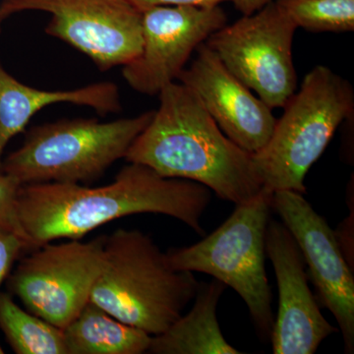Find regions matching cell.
<instances>
[{"label": "cell", "mask_w": 354, "mask_h": 354, "mask_svg": "<svg viewBox=\"0 0 354 354\" xmlns=\"http://www.w3.org/2000/svg\"><path fill=\"white\" fill-rule=\"evenodd\" d=\"M211 200L212 191L201 183L165 177L147 165L129 162L113 183L100 187L25 184L17 206L35 249L57 239H82L111 221L144 213L172 216L205 236L201 220Z\"/></svg>", "instance_id": "obj_1"}, {"label": "cell", "mask_w": 354, "mask_h": 354, "mask_svg": "<svg viewBox=\"0 0 354 354\" xmlns=\"http://www.w3.org/2000/svg\"><path fill=\"white\" fill-rule=\"evenodd\" d=\"M152 120L128 149V162L160 176L201 183L221 199L244 204L264 189L252 153L221 131L199 97L180 82L158 94Z\"/></svg>", "instance_id": "obj_2"}, {"label": "cell", "mask_w": 354, "mask_h": 354, "mask_svg": "<svg viewBox=\"0 0 354 354\" xmlns=\"http://www.w3.org/2000/svg\"><path fill=\"white\" fill-rule=\"evenodd\" d=\"M199 283L193 272L174 269L149 235L120 228L104 236L90 302L155 337L183 315Z\"/></svg>", "instance_id": "obj_3"}, {"label": "cell", "mask_w": 354, "mask_h": 354, "mask_svg": "<svg viewBox=\"0 0 354 354\" xmlns=\"http://www.w3.org/2000/svg\"><path fill=\"white\" fill-rule=\"evenodd\" d=\"M283 109L271 138L253 160L264 187L304 194L307 172L354 114L353 88L329 67L317 65Z\"/></svg>", "instance_id": "obj_4"}, {"label": "cell", "mask_w": 354, "mask_h": 354, "mask_svg": "<svg viewBox=\"0 0 354 354\" xmlns=\"http://www.w3.org/2000/svg\"><path fill=\"white\" fill-rule=\"evenodd\" d=\"M153 114L108 122L73 118L38 125L27 133L20 148L2 160V169L22 185L93 180L125 158Z\"/></svg>", "instance_id": "obj_5"}, {"label": "cell", "mask_w": 354, "mask_h": 354, "mask_svg": "<svg viewBox=\"0 0 354 354\" xmlns=\"http://www.w3.org/2000/svg\"><path fill=\"white\" fill-rule=\"evenodd\" d=\"M272 194L264 187L250 201L236 205L230 218L201 241L167 252L174 269L204 272L236 291L264 342L271 339L274 322L266 272V232Z\"/></svg>", "instance_id": "obj_6"}, {"label": "cell", "mask_w": 354, "mask_h": 354, "mask_svg": "<svg viewBox=\"0 0 354 354\" xmlns=\"http://www.w3.org/2000/svg\"><path fill=\"white\" fill-rule=\"evenodd\" d=\"M297 27L276 0L205 41L237 79L271 109L283 108L297 88L292 44Z\"/></svg>", "instance_id": "obj_7"}, {"label": "cell", "mask_w": 354, "mask_h": 354, "mask_svg": "<svg viewBox=\"0 0 354 354\" xmlns=\"http://www.w3.org/2000/svg\"><path fill=\"white\" fill-rule=\"evenodd\" d=\"M50 14L48 36L87 55L102 71L124 66L142 48V11L130 0H1L0 23L15 14Z\"/></svg>", "instance_id": "obj_8"}, {"label": "cell", "mask_w": 354, "mask_h": 354, "mask_svg": "<svg viewBox=\"0 0 354 354\" xmlns=\"http://www.w3.org/2000/svg\"><path fill=\"white\" fill-rule=\"evenodd\" d=\"M104 243L100 236L37 247L11 274L9 288L28 311L64 329L90 301Z\"/></svg>", "instance_id": "obj_9"}, {"label": "cell", "mask_w": 354, "mask_h": 354, "mask_svg": "<svg viewBox=\"0 0 354 354\" xmlns=\"http://www.w3.org/2000/svg\"><path fill=\"white\" fill-rule=\"evenodd\" d=\"M220 6H160L142 11V48L122 69L128 85L140 94H160L176 82L200 44L227 25Z\"/></svg>", "instance_id": "obj_10"}, {"label": "cell", "mask_w": 354, "mask_h": 354, "mask_svg": "<svg viewBox=\"0 0 354 354\" xmlns=\"http://www.w3.org/2000/svg\"><path fill=\"white\" fill-rule=\"evenodd\" d=\"M272 209L295 237L315 286L316 299L339 324L344 351L354 353L353 270L344 258L334 230L301 193L274 191Z\"/></svg>", "instance_id": "obj_11"}, {"label": "cell", "mask_w": 354, "mask_h": 354, "mask_svg": "<svg viewBox=\"0 0 354 354\" xmlns=\"http://www.w3.org/2000/svg\"><path fill=\"white\" fill-rule=\"evenodd\" d=\"M266 252L274 266L279 290L278 314L270 339L272 353H315L321 342L339 330L323 316L308 286L304 256L283 221L270 218Z\"/></svg>", "instance_id": "obj_12"}, {"label": "cell", "mask_w": 354, "mask_h": 354, "mask_svg": "<svg viewBox=\"0 0 354 354\" xmlns=\"http://www.w3.org/2000/svg\"><path fill=\"white\" fill-rule=\"evenodd\" d=\"M195 51L196 57L177 80L195 93L234 143L252 155L259 152L274 131L277 120L272 109L254 95L206 43Z\"/></svg>", "instance_id": "obj_13"}, {"label": "cell", "mask_w": 354, "mask_h": 354, "mask_svg": "<svg viewBox=\"0 0 354 354\" xmlns=\"http://www.w3.org/2000/svg\"><path fill=\"white\" fill-rule=\"evenodd\" d=\"M72 104L95 109L101 115L121 111L120 90L113 82L93 83L71 90H39L14 78L0 62V167L9 142L24 131L41 109Z\"/></svg>", "instance_id": "obj_14"}, {"label": "cell", "mask_w": 354, "mask_h": 354, "mask_svg": "<svg viewBox=\"0 0 354 354\" xmlns=\"http://www.w3.org/2000/svg\"><path fill=\"white\" fill-rule=\"evenodd\" d=\"M227 286L214 279L200 283L194 305L162 334L152 337L149 353L239 354L221 333L216 308Z\"/></svg>", "instance_id": "obj_15"}, {"label": "cell", "mask_w": 354, "mask_h": 354, "mask_svg": "<svg viewBox=\"0 0 354 354\" xmlns=\"http://www.w3.org/2000/svg\"><path fill=\"white\" fill-rule=\"evenodd\" d=\"M64 333L68 354H142L153 337L90 301Z\"/></svg>", "instance_id": "obj_16"}, {"label": "cell", "mask_w": 354, "mask_h": 354, "mask_svg": "<svg viewBox=\"0 0 354 354\" xmlns=\"http://www.w3.org/2000/svg\"><path fill=\"white\" fill-rule=\"evenodd\" d=\"M0 329L17 354H68L64 329L21 308L0 292Z\"/></svg>", "instance_id": "obj_17"}, {"label": "cell", "mask_w": 354, "mask_h": 354, "mask_svg": "<svg viewBox=\"0 0 354 354\" xmlns=\"http://www.w3.org/2000/svg\"><path fill=\"white\" fill-rule=\"evenodd\" d=\"M298 28L309 32H353L354 0H276Z\"/></svg>", "instance_id": "obj_18"}, {"label": "cell", "mask_w": 354, "mask_h": 354, "mask_svg": "<svg viewBox=\"0 0 354 354\" xmlns=\"http://www.w3.org/2000/svg\"><path fill=\"white\" fill-rule=\"evenodd\" d=\"M22 184L0 167V227L19 235L32 246L18 214V193Z\"/></svg>", "instance_id": "obj_19"}, {"label": "cell", "mask_w": 354, "mask_h": 354, "mask_svg": "<svg viewBox=\"0 0 354 354\" xmlns=\"http://www.w3.org/2000/svg\"><path fill=\"white\" fill-rule=\"evenodd\" d=\"M25 249H32L19 235L0 227V286L8 277L18 256Z\"/></svg>", "instance_id": "obj_20"}, {"label": "cell", "mask_w": 354, "mask_h": 354, "mask_svg": "<svg viewBox=\"0 0 354 354\" xmlns=\"http://www.w3.org/2000/svg\"><path fill=\"white\" fill-rule=\"evenodd\" d=\"M335 234L344 258L348 261V265L353 268V209L351 216H348L341 223L339 230Z\"/></svg>", "instance_id": "obj_21"}, {"label": "cell", "mask_w": 354, "mask_h": 354, "mask_svg": "<svg viewBox=\"0 0 354 354\" xmlns=\"http://www.w3.org/2000/svg\"><path fill=\"white\" fill-rule=\"evenodd\" d=\"M140 11L145 10L153 6H216L225 1L232 0H130Z\"/></svg>", "instance_id": "obj_22"}, {"label": "cell", "mask_w": 354, "mask_h": 354, "mask_svg": "<svg viewBox=\"0 0 354 354\" xmlns=\"http://www.w3.org/2000/svg\"><path fill=\"white\" fill-rule=\"evenodd\" d=\"M271 1L272 0H232L236 10L242 15H250Z\"/></svg>", "instance_id": "obj_23"}, {"label": "cell", "mask_w": 354, "mask_h": 354, "mask_svg": "<svg viewBox=\"0 0 354 354\" xmlns=\"http://www.w3.org/2000/svg\"><path fill=\"white\" fill-rule=\"evenodd\" d=\"M4 351L3 349H2L1 346H0V354H3Z\"/></svg>", "instance_id": "obj_24"}]
</instances>
